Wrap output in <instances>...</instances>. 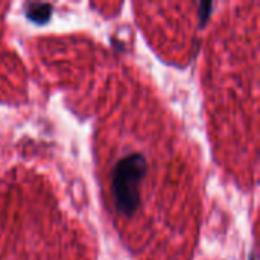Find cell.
<instances>
[{"mask_svg": "<svg viewBox=\"0 0 260 260\" xmlns=\"http://www.w3.org/2000/svg\"><path fill=\"white\" fill-rule=\"evenodd\" d=\"M146 169V158L140 152L128 154L116 163L111 172V190L119 213L133 216L137 212L140 206V186Z\"/></svg>", "mask_w": 260, "mask_h": 260, "instance_id": "1", "label": "cell"}, {"mask_svg": "<svg viewBox=\"0 0 260 260\" xmlns=\"http://www.w3.org/2000/svg\"><path fill=\"white\" fill-rule=\"evenodd\" d=\"M26 17L32 23L44 24L52 17V5H49V3H29L26 6Z\"/></svg>", "mask_w": 260, "mask_h": 260, "instance_id": "2", "label": "cell"}, {"mask_svg": "<svg viewBox=\"0 0 260 260\" xmlns=\"http://www.w3.org/2000/svg\"><path fill=\"white\" fill-rule=\"evenodd\" d=\"M212 9H213V3H210V2H201V3H200L201 26H204L206 21L209 20V17H210V14H212Z\"/></svg>", "mask_w": 260, "mask_h": 260, "instance_id": "3", "label": "cell"}]
</instances>
